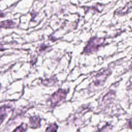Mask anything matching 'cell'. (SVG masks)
<instances>
[{"mask_svg": "<svg viewBox=\"0 0 132 132\" xmlns=\"http://www.w3.org/2000/svg\"><path fill=\"white\" fill-rule=\"evenodd\" d=\"M104 42V40L101 39L94 38L92 39L89 42L88 44L84 50V52L86 53H91L96 51L97 47L101 46L102 43Z\"/></svg>", "mask_w": 132, "mask_h": 132, "instance_id": "obj_1", "label": "cell"}, {"mask_svg": "<svg viewBox=\"0 0 132 132\" xmlns=\"http://www.w3.org/2000/svg\"><path fill=\"white\" fill-rule=\"evenodd\" d=\"M66 96V91L64 90L59 89L58 90L57 92H55L53 95L51 96V104L53 105H56L59 101L60 102L62 100L65 98Z\"/></svg>", "mask_w": 132, "mask_h": 132, "instance_id": "obj_2", "label": "cell"}, {"mask_svg": "<svg viewBox=\"0 0 132 132\" xmlns=\"http://www.w3.org/2000/svg\"><path fill=\"white\" fill-rule=\"evenodd\" d=\"M132 8V3H127L123 8H119L115 12V13L117 15H123L129 12L130 9Z\"/></svg>", "mask_w": 132, "mask_h": 132, "instance_id": "obj_3", "label": "cell"}, {"mask_svg": "<svg viewBox=\"0 0 132 132\" xmlns=\"http://www.w3.org/2000/svg\"><path fill=\"white\" fill-rule=\"evenodd\" d=\"M29 122L30 123V127H36L39 126L40 124V118L39 117H30Z\"/></svg>", "mask_w": 132, "mask_h": 132, "instance_id": "obj_4", "label": "cell"}, {"mask_svg": "<svg viewBox=\"0 0 132 132\" xmlns=\"http://www.w3.org/2000/svg\"><path fill=\"white\" fill-rule=\"evenodd\" d=\"M15 23L10 20L0 22V27H13L14 26Z\"/></svg>", "mask_w": 132, "mask_h": 132, "instance_id": "obj_5", "label": "cell"}, {"mask_svg": "<svg viewBox=\"0 0 132 132\" xmlns=\"http://www.w3.org/2000/svg\"><path fill=\"white\" fill-rule=\"evenodd\" d=\"M58 128V126H57L56 124H53L52 125H51L50 127H48L46 129V131H55L54 129L57 130Z\"/></svg>", "mask_w": 132, "mask_h": 132, "instance_id": "obj_6", "label": "cell"}, {"mask_svg": "<svg viewBox=\"0 0 132 132\" xmlns=\"http://www.w3.org/2000/svg\"><path fill=\"white\" fill-rule=\"evenodd\" d=\"M5 16V14L0 10V18H2L4 17Z\"/></svg>", "mask_w": 132, "mask_h": 132, "instance_id": "obj_7", "label": "cell"}, {"mask_svg": "<svg viewBox=\"0 0 132 132\" xmlns=\"http://www.w3.org/2000/svg\"><path fill=\"white\" fill-rule=\"evenodd\" d=\"M129 124H130V126L132 127V119H131V120H130V123H129Z\"/></svg>", "mask_w": 132, "mask_h": 132, "instance_id": "obj_8", "label": "cell"}]
</instances>
